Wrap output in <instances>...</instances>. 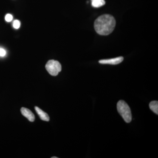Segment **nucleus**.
I'll return each mask as SVG.
<instances>
[{
    "mask_svg": "<svg viewBox=\"0 0 158 158\" xmlns=\"http://www.w3.org/2000/svg\"><path fill=\"white\" fill-rule=\"evenodd\" d=\"M12 19H13V16L9 14L6 15V17H5L6 21L10 22L12 21Z\"/></svg>",
    "mask_w": 158,
    "mask_h": 158,
    "instance_id": "obj_10",
    "label": "nucleus"
},
{
    "mask_svg": "<svg viewBox=\"0 0 158 158\" xmlns=\"http://www.w3.org/2000/svg\"><path fill=\"white\" fill-rule=\"evenodd\" d=\"M13 25L14 28L19 29L20 27V22L18 20H15L13 23Z\"/></svg>",
    "mask_w": 158,
    "mask_h": 158,
    "instance_id": "obj_9",
    "label": "nucleus"
},
{
    "mask_svg": "<svg viewBox=\"0 0 158 158\" xmlns=\"http://www.w3.org/2000/svg\"><path fill=\"white\" fill-rule=\"evenodd\" d=\"M118 113L123 118L125 121L129 123L131 121L132 114L131 109L127 104L123 100H120L117 104Z\"/></svg>",
    "mask_w": 158,
    "mask_h": 158,
    "instance_id": "obj_2",
    "label": "nucleus"
},
{
    "mask_svg": "<svg viewBox=\"0 0 158 158\" xmlns=\"http://www.w3.org/2000/svg\"><path fill=\"white\" fill-rule=\"evenodd\" d=\"M35 110H36L37 114L39 115L40 117L42 120L45 121H49L50 120L49 116L47 113L44 112L42 110L40 109L38 107H35Z\"/></svg>",
    "mask_w": 158,
    "mask_h": 158,
    "instance_id": "obj_6",
    "label": "nucleus"
},
{
    "mask_svg": "<svg viewBox=\"0 0 158 158\" xmlns=\"http://www.w3.org/2000/svg\"><path fill=\"white\" fill-rule=\"evenodd\" d=\"M116 24V20L112 15H103L95 20L94 23V29L99 35L106 36L113 32Z\"/></svg>",
    "mask_w": 158,
    "mask_h": 158,
    "instance_id": "obj_1",
    "label": "nucleus"
},
{
    "mask_svg": "<svg viewBox=\"0 0 158 158\" xmlns=\"http://www.w3.org/2000/svg\"><path fill=\"white\" fill-rule=\"evenodd\" d=\"M6 51L4 49L0 48V56L3 57L6 56Z\"/></svg>",
    "mask_w": 158,
    "mask_h": 158,
    "instance_id": "obj_11",
    "label": "nucleus"
},
{
    "mask_svg": "<svg viewBox=\"0 0 158 158\" xmlns=\"http://www.w3.org/2000/svg\"><path fill=\"white\" fill-rule=\"evenodd\" d=\"M45 68L50 74L53 76H57L62 70V66L58 61L51 60L46 64Z\"/></svg>",
    "mask_w": 158,
    "mask_h": 158,
    "instance_id": "obj_3",
    "label": "nucleus"
},
{
    "mask_svg": "<svg viewBox=\"0 0 158 158\" xmlns=\"http://www.w3.org/2000/svg\"><path fill=\"white\" fill-rule=\"evenodd\" d=\"M123 58L118 57L116 58L108 59H103L99 61V62L102 64H110V65H117L123 62Z\"/></svg>",
    "mask_w": 158,
    "mask_h": 158,
    "instance_id": "obj_4",
    "label": "nucleus"
},
{
    "mask_svg": "<svg viewBox=\"0 0 158 158\" xmlns=\"http://www.w3.org/2000/svg\"><path fill=\"white\" fill-rule=\"evenodd\" d=\"M21 112L23 116L26 117L29 121L34 122L35 120V116L33 113L28 109L22 107L21 109Z\"/></svg>",
    "mask_w": 158,
    "mask_h": 158,
    "instance_id": "obj_5",
    "label": "nucleus"
},
{
    "mask_svg": "<svg viewBox=\"0 0 158 158\" xmlns=\"http://www.w3.org/2000/svg\"><path fill=\"white\" fill-rule=\"evenodd\" d=\"M52 158H58V157H55V156H53V157H51Z\"/></svg>",
    "mask_w": 158,
    "mask_h": 158,
    "instance_id": "obj_12",
    "label": "nucleus"
},
{
    "mask_svg": "<svg viewBox=\"0 0 158 158\" xmlns=\"http://www.w3.org/2000/svg\"><path fill=\"white\" fill-rule=\"evenodd\" d=\"M149 108L152 111L155 113L156 115L158 114V102L156 101H154L151 102L149 104Z\"/></svg>",
    "mask_w": 158,
    "mask_h": 158,
    "instance_id": "obj_7",
    "label": "nucleus"
},
{
    "mask_svg": "<svg viewBox=\"0 0 158 158\" xmlns=\"http://www.w3.org/2000/svg\"><path fill=\"white\" fill-rule=\"evenodd\" d=\"M91 4L94 8H99L104 6L106 4L105 0H91Z\"/></svg>",
    "mask_w": 158,
    "mask_h": 158,
    "instance_id": "obj_8",
    "label": "nucleus"
}]
</instances>
